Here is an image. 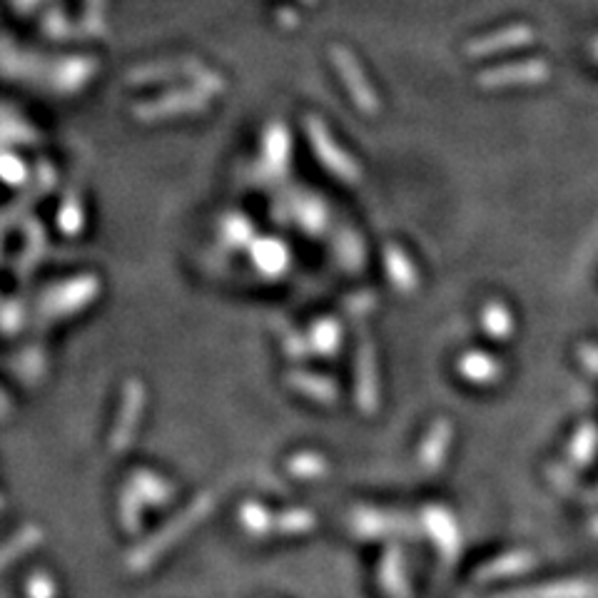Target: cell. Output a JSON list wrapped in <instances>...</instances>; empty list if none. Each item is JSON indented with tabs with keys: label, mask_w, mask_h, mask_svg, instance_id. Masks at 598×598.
<instances>
[{
	"label": "cell",
	"mask_w": 598,
	"mask_h": 598,
	"mask_svg": "<svg viewBox=\"0 0 598 598\" xmlns=\"http://www.w3.org/2000/svg\"><path fill=\"white\" fill-rule=\"evenodd\" d=\"M212 509H215V494H212V491H205V494L197 496V499L192 501L180 516H175L165 529L152 534L145 544H140L138 549L130 551L128 569L133 571V574H143V571H148L150 566H155L157 561H160L162 554H167V551L177 544V541H182L192 529H195V526H200L202 521L212 514Z\"/></svg>",
	"instance_id": "obj_1"
},
{
	"label": "cell",
	"mask_w": 598,
	"mask_h": 598,
	"mask_svg": "<svg viewBox=\"0 0 598 598\" xmlns=\"http://www.w3.org/2000/svg\"><path fill=\"white\" fill-rule=\"evenodd\" d=\"M329 60H332L334 70L342 78L344 90L352 98V103L357 105L359 113H364L367 118H374V115L382 113V98L377 95L374 85L369 83L367 73L357 63V58L347 48H342V45H332L329 48Z\"/></svg>",
	"instance_id": "obj_2"
},
{
	"label": "cell",
	"mask_w": 598,
	"mask_h": 598,
	"mask_svg": "<svg viewBox=\"0 0 598 598\" xmlns=\"http://www.w3.org/2000/svg\"><path fill=\"white\" fill-rule=\"evenodd\" d=\"M307 138L314 155H317V160L324 165V170L332 172V175L339 177L342 182L362 180V167H359L357 160L337 143V138H334L332 130L324 125L322 118H314V115L307 118Z\"/></svg>",
	"instance_id": "obj_3"
},
{
	"label": "cell",
	"mask_w": 598,
	"mask_h": 598,
	"mask_svg": "<svg viewBox=\"0 0 598 598\" xmlns=\"http://www.w3.org/2000/svg\"><path fill=\"white\" fill-rule=\"evenodd\" d=\"M349 526L354 536L364 541L379 539H402V536L417 534V524L409 516L397 514V511L374 509V506H359L349 514Z\"/></svg>",
	"instance_id": "obj_4"
},
{
	"label": "cell",
	"mask_w": 598,
	"mask_h": 598,
	"mask_svg": "<svg viewBox=\"0 0 598 598\" xmlns=\"http://www.w3.org/2000/svg\"><path fill=\"white\" fill-rule=\"evenodd\" d=\"M145 402H148L145 384L138 382V379H130L123 389L118 419H115L113 432H110V449H113L115 454H120V451H125L133 444L140 422H143Z\"/></svg>",
	"instance_id": "obj_5"
},
{
	"label": "cell",
	"mask_w": 598,
	"mask_h": 598,
	"mask_svg": "<svg viewBox=\"0 0 598 598\" xmlns=\"http://www.w3.org/2000/svg\"><path fill=\"white\" fill-rule=\"evenodd\" d=\"M424 529H427L429 539L434 541L437 551L447 564H454L459 559L461 551V529L456 516L451 514L447 506H427L422 514Z\"/></svg>",
	"instance_id": "obj_6"
},
{
	"label": "cell",
	"mask_w": 598,
	"mask_h": 598,
	"mask_svg": "<svg viewBox=\"0 0 598 598\" xmlns=\"http://www.w3.org/2000/svg\"><path fill=\"white\" fill-rule=\"evenodd\" d=\"M207 105H210V100H207L205 93L190 90V93H170L165 98L150 100V103L138 105L133 113L143 123H157L162 118H177V115L182 118V115L202 113V110H207Z\"/></svg>",
	"instance_id": "obj_7"
},
{
	"label": "cell",
	"mask_w": 598,
	"mask_h": 598,
	"mask_svg": "<svg viewBox=\"0 0 598 598\" xmlns=\"http://www.w3.org/2000/svg\"><path fill=\"white\" fill-rule=\"evenodd\" d=\"M379 589L384 591L387 598H412V581H409L407 559L404 551L397 544H389L384 549L382 561H379L377 571Z\"/></svg>",
	"instance_id": "obj_8"
},
{
	"label": "cell",
	"mask_w": 598,
	"mask_h": 598,
	"mask_svg": "<svg viewBox=\"0 0 598 598\" xmlns=\"http://www.w3.org/2000/svg\"><path fill=\"white\" fill-rule=\"evenodd\" d=\"M354 394H357V407L367 417H372L379 409V379H377V362H374L372 344H364L357 349V367H354Z\"/></svg>",
	"instance_id": "obj_9"
},
{
	"label": "cell",
	"mask_w": 598,
	"mask_h": 598,
	"mask_svg": "<svg viewBox=\"0 0 598 598\" xmlns=\"http://www.w3.org/2000/svg\"><path fill=\"white\" fill-rule=\"evenodd\" d=\"M451 442H454V424H451L447 417L434 419L427 437H424L422 447H419V466H422L427 474L442 471L444 464H447Z\"/></svg>",
	"instance_id": "obj_10"
},
{
	"label": "cell",
	"mask_w": 598,
	"mask_h": 598,
	"mask_svg": "<svg viewBox=\"0 0 598 598\" xmlns=\"http://www.w3.org/2000/svg\"><path fill=\"white\" fill-rule=\"evenodd\" d=\"M384 270H387L389 282L397 292H414L419 287V270L417 265L412 262V257L397 245H387L384 247Z\"/></svg>",
	"instance_id": "obj_11"
},
{
	"label": "cell",
	"mask_w": 598,
	"mask_h": 598,
	"mask_svg": "<svg viewBox=\"0 0 598 598\" xmlns=\"http://www.w3.org/2000/svg\"><path fill=\"white\" fill-rule=\"evenodd\" d=\"M55 292L68 299H63V302H53V304H45L48 307L50 314H70V312H78V309L88 307L90 302H93V297L100 292V282L95 280V277H75L73 282H68V285L63 287H55Z\"/></svg>",
	"instance_id": "obj_12"
},
{
	"label": "cell",
	"mask_w": 598,
	"mask_h": 598,
	"mask_svg": "<svg viewBox=\"0 0 598 598\" xmlns=\"http://www.w3.org/2000/svg\"><path fill=\"white\" fill-rule=\"evenodd\" d=\"M287 384H290L295 392L304 394V397L312 399V402L324 404V407L334 404L339 397V389L332 379L319 377V374L312 372H290L287 374Z\"/></svg>",
	"instance_id": "obj_13"
},
{
	"label": "cell",
	"mask_w": 598,
	"mask_h": 598,
	"mask_svg": "<svg viewBox=\"0 0 598 598\" xmlns=\"http://www.w3.org/2000/svg\"><path fill=\"white\" fill-rule=\"evenodd\" d=\"M130 486L143 496L145 504L150 506H165L170 504L172 496H175V486L165 479V476L155 474L150 469H138L130 476Z\"/></svg>",
	"instance_id": "obj_14"
},
{
	"label": "cell",
	"mask_w": 598,
	"mask_h": 598,
	"mask_svg": "<svg viewBox=\"0 0 598 598\" xmlns=\"http://www.w3.org/2000/svg\"><path fill=\"white\" fill-rule=\"evenodd\" d=\"M252 260H255L257 270H262L265 275H280L290 265V252L282 242L265 237V240H257L252 245Z\"/></svg>",
	"instance_id": "obj_15"
},
{
	"label": "cell",
	"mask_w": 598,
	"mask_h": 598,
	"mask_svg": "<svg viewBox=\"0 0 598 598\" xmlns=\"http://www.w3.org/2000/svg\"><path fill=\"white\" fill-rule=\"evenodd\" d=\"M240 524L255 539L275 534V514L260 501H245L240 509Z\"/></svg>",
	"instance_id": "obj_16"
},
{
	"label": "cell",
	"mask_w": 598,
	"mask_h": 598,
	"mask_svg": "<svg viewBox=\"0 0 598 598\" xmlns=\"http://www.w3.org/2000/svg\"><path fill=\"white\" fill-rule=\"evenodd\" d=\"M307 339L314 352L322 354V357H332V354L342 347V327H339V322H334L332 317H324L309 329Z\"/></svg>",
	"instance_id": "obj_17"
},
{
	"label": "cell",
	"mask_w": 598,
	"mask_h": 598,
	"mask_svg": "<svg viewBox=\"0 0 598 598\" xmlns=\"http://www.w3.org/2000/svg\"><path fill=\"white\" fill-rule=\"evenodd\" d=\"M287 471H290L295 479L302 481L324 479V476L329 474V461L327 456L317 454V451H297V454H292L290 461H287Z\"/></svg>",
	"instance_id": "obj_18"
},
{
	"label": "cell",
	"mask_w": 598,
	"mask_h": 598,
	"mask_svg": "<svg viewBox=\"0 0 598 598\" xmlns=\"http://www.w3.org/2000/svg\"><path fill=\"white\" fill-rule=\"evenodd\" d=\"M43 536H45V531L40 529V526H35V524L23 526V529H20L18 534H15L13 539L8 541V544H5V549H3V569H8V566L13 564L15 559H20V556H23V554L33 551L35 546L43 544Z\"/></svg>",
	"instance_id": "obj_19"
},
{
	"label": "cell",
	"mask_w": 598,
	"mask_h": 598,
	"mask_svg": "<svg viewBox=\"0 0 598 598\" xmlns=\"http://www.w3.org/2000/svg\"><path fill=\"white\" fill-rule=\"evenodd\" d=\"M143 504H145L143 496H140L130 484L120 491L118 516H120V524H123V529L128 531V534H138L140 526H143Z\"/></svg>",
	"instance_id": "obj_20"
},
{
	"label": "cell",
	"mask_w": 598,
	"mask_h": 598,
	"mask_svg": "<svg viewBox=\"0 0 598 598\" xmlns=\"http://www.w3.org/2000/svg\"><path fill=\"white\" fill-rule=\"evenodd\" d=\"M317 526L312 511L307 509H287L275 514V534L282 536H302Z\"/></svg>",
	"instance_id": "obj_21"
},
{
	"label": "cell",
	"mask_w": 598,
	"mask_h": 598,
	"mask_svg": "<svg viewBox=\"0 0 598 598\" xmlns=\"http://www.w3.org/2000/svg\"><path fill=\"white\" fill-rule=\"evenodd\" d=\"M494 362H491L486 354H464V357L459 359V364H456V372L461 374V377L466 379V382L471 384H484V382H491V377H494Z\"/></svg>",
	"instance_id": "obj_22"
},
{
	"label": "cell",
	"mask_w": 598,
	"mask_h": 598,
	"mask_svg": "<svg viewBox=\"0 0 598 598\" xmlns=\"http://www.w3.org/2000/svg\"><path fill=\"white\" fill-rule=\"evenodd\" d=\"M290 133H287L282 125H275V128L267 130L265 135V152H267V162L272 165H287L290 160Z\"/></svg>",
	"instance_id": "obj_23"
},
{
	"label": "cell",
	"mask_w": 598,
	"mask_h": 598,
	"mask_svg": "<svg viewBox=\"0 0 598 598\" xmlns=\"http://www.w3.org/2000/svg\"><path fill=\"white\" fill-rule=\"evenodd\" d=\"M250 235H252V225L247 217L230 215V217H225V222H222V237H225L227 245H232V247L245 245V242L250 240Z\"/></svg>",
	"instance_id": "obj_24"
},
{
	"label": "cell",
	"mask_w": 598,
	"mask_h": 598,
	"mask_svg": "<svg viewBox=\"0 0 598 598\" xmlns=\"http://www.w3.org/2000/svg\"><path fill=\"white\" fill-rule=\"evenodd\" d=\"M105 8H108V0H83V23L88 33H103Z\"/></svg>",
	"instance_id": "obj_25"
},
{
	"label": "cell",
	"mask_w": 598,
	"mask_h": 598,
	"mask_svg": "<svg viewBox=\"0 0 598 598\" xmlns=\"http://www.w3.org/2000/svg\"><path fill=\"white\" fill-rule=\"evenodd\" d=\"M25 594H28V598H58V584L45 571H35L28 584H25Z\"/></svg>",
	"instance_id": "obj_26"
},
{
	"label": "cell",
	"mask_w": 598,
	"mask_h": 598,
	"mask_svg": "<svg viewBox=\"0 0 598 598\" xmlns=\"http://www.w3.org/2000/svg\"><path fill=\"white\" fill-rule=\"evenodd\" d=\"M524 566V561H519L516 556H504V559L499 561H491V564H486L484 569L476 571V579L479 581H491L496 579V576H504L506 571H516Z\"/></svg>",
	"instance_id": "obj_27"
},
{
	"label": "cell",
	"mask_w": 598,
	"mask_h": 598,
	"mask_svg": "<svg viewBox=\"0 0 598 598\" xmlns=\"http://www.w3.org/2000/svg\"><path fill=\"white\" fill-rule=\"evenodd\" d=\"M40 3H43V0H13L15 10H20V13H30V10L38 8Z\"/></svg>",
	"instance_id": "obj_28"
}]
</instances>
